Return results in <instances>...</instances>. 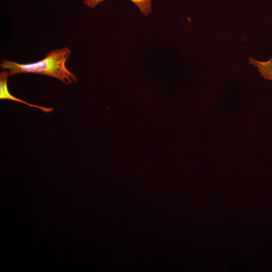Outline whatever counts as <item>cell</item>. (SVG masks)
<instances>
[{"instance_id": "2", "label": "cell", "mask_w": 272, "mask_h": 272, "mask_svg": "<svg viewBox=\"0 0 272 272\" xmlns=\"http://www.w3.org/2000/svg\"><path fill=\"white\" fill-rule=\"evenodd\" d=\"M9 75V72L7 71H3L0 73V99L1 100L7 99L20 102L31 107L37 108L44 112L48 113L53 110V108H46L30 104L13 96L9 92L8 88V78Z\"/></svg>"}, {"instance_id": "3", "label": "cell", "mask_w": 272, "mask_h": 272, "mask_svg": "<svg viewBox=\"0 0 272 272\" xmlns=\"http://www.w3.org/2000/svg\"><path fill=\"white\" fill-rule=\"evenodd\" d=\"M104 0H83V4L90 8H95L100 3ZM136 6L144 16H148L152 11V0H129Z\"/></svg>"}, {"instance_id": "1", "label": "cell", "mask_w": 272, "mask_h": 272, "mask_svg": "<svg viewBox=\"0 0 272 272\" xmlns=\"http://www.w3.org/2000/svg\"><path fill=\"white\" fill-rule=\"evenodd\" d=\"M71 50L67 47L51 50L45 57L30 63H18L8 60L1 61V67L7 69L10 76L20 73H33L57 79L65 84L76 82L77 78L66 67V61Z\"/></svg>"}, {"instance_id": "4", "label": "cell", "mask_w": 272, "mask_h": 272, "mask_svg": "<svg viewBox=\"0 0 272 272\" xmlns=\"http://www.w3.org/2000/svg\"><path fill=\"white\" fill-rule=\"evenodd\" d=\"M250 63L256 67L261 76L272 81V56L266 61H259L255 58H249Z\"/></svg>"}]
</instances>
